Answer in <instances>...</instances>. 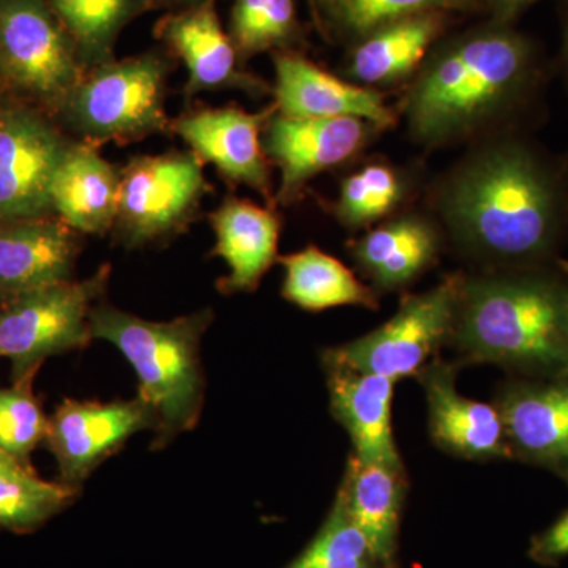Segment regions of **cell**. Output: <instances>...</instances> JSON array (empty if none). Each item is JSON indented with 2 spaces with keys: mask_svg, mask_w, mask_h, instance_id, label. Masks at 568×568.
Wrapping results in <instances>:
<instances>
[{
  "mask_svg": "<svg viewBox=\"0 0 568 568\" xmlns=\"http://www.w3.org/2000/svg\"><path fill=\"white\" fill-rule=\"evenodd\" d=\"M454 244L484 268L558 261L568 239V171L519 138H493L435 190Z\"/></svg>",
  "mask_w": 568,
  "mask_h": 568,
  "instance_id": "1",
  "label": "cell"
},
{
  "mask_svg": "<svg viewBox=\"0 0 568 568\" xmlns=\"http://www.w3.org/2000/svg\"><path fill=\"white\" fill-rule=\"evenodd\" d=\"M540 74L536 44L507 22L448 40L428 54L407 92L410 136L426 148L476 136L525 106Z\"/></svg>",
  "mask_w": 568,
  "mask_h": 568,
  "instance_id": "2",
  "label": "cell"
},
{
  "mask_svg": "<svg viewBox=\"0 0 568 568\" xmlns=\"http://www.w3.org/2000/svg\"><path fill=\"white\" fill-rule=\"evenodd\" d=\"M448 346L459 366L495 365L529 379L567 373L568 264L462 275Z\"/></svg>",
  "mask_w": 568,
  "mask_h": 568,
  "instance_id": "3",
  "label": "cell"
},
{
  "mask_svg": "<svg viewBox=\"0 0 568 568\" xmlns=\"http://www.w3.org/2000/svg\"><path fill=\"white\" fill-rule=\"evenodd\" d=\"M212 321L211 308L168 323L142 320L106 302L92 308V338L121 351L140 381L138 396L155 414V450L200 422L205 394L201 345Z\"/></svg>",
  "mask_w": 568,
  "mask_h": 568,
  "instance_id": "4",
  "label": "cell"
},
{
  "mask_svg": "<svg viewBox=\"0 0 568 568\" xmlns=\"http://www.w3.org/2000/svg\"><path fill=\"white\" fill-rule=\"evenodd\" d=\"M170 65L155 52L104 62L85 71L63 104L71 125L88 144H126L170 133L166 78Z\"/></svg>",
  "mask_w": 568,
  "mask_h": 568,
  "instance_id": "5",
  "label": "cell"
},
{
  "mask_svg": "<svg viewBox=\"0 0 568 568\" xmlns=\"http://www.w3.org/2000/svg\"><path fill=\"white\" fill-rule=\"evenodd\" d=\"M462 274L448 275L425 293L407 294L387 323L323 353L325 364L347 366L398 383L416 377L450 342Z\"/></svg>",
  "mask_w": 568,
  "mask_h": 568,
  "instance_id": "6",
  "label": "cell"
},
{
  "mask_svg": "<svg viewBox=\"0 0 568 568\" xmlns=\"http://www.w3.org/2000/svg\"><path fill=\"white\" fill-rule=\"evenodd\" d=\"M104 264L82 282H63L14 298L0 313V357L13 364L14 384L31 383L51 355L84 349L92 342L91 312L110 282Z\"/></svg>",
  "mask_w": 568,
  "mask_h": 568,
  "instance_id": "7",
  "label": "cell"
},
{
  "mask_svg": "<svg viewBox=\"0 0 568 568\" xmlns=\"http://www.w3.org/2000/svg\"><path fill=\"white\" fill-rule=\"evenodd\" d=\"M203 166L192 151L133 156L121 170L112 227L119 242L140 248L185 231L212 192Z\"/></svg>",
  "mask_w": 568,
  "mask_h": 568,
  "instance_id": "8",
  "label": "cell"
},
{
  "mask_svg": "<svg viewBox=\"0 0 568 568\" xmlns=\"http://www.w3.org/2000/svg\"><path fill=\"white\" fill-rule=\"evenodd\" d=\"M0 70L58 106L85 74L70 33L44 0H0Z\"/></svg>",
  "mask_w": 568,
  "mask_h": 568,
  "instance_id": "9",
  "label": "cell"
},
{
  "mask_svg": "<svg viewBox=\"0 0 568 568\" xmlns=\"http://www.w3.org/2000/svg\"><path fill=\"white\" fill-rule=\"evenodd\" d=\"M381 132L358 118H294L275 111L265 123L263 149L282 173L278 204H293L313 178L349 162Z\"/></svg>",
  "mask_w": 568,
  "mask_h": 568,
  "instance_id": "10",
  "label": "cell"
},
{
  "mask_svg": "<svg viewBox=\"0 0 568 568\" xmlns=\"http://www.w3.org/2000/svg\"><path fill=\"white\" fill-rule=\"evenodd\" d=\"M155 428V414L140 396L110 403L65 399L48 420L47 443L62 484L78 489L130 437Z\"/></svg>",
  "mask_w": 568,
  "mask_h": 568,
  "instance_id": "11",
  "label": "cell"
},
{
  "mask_svg": "<svg viewBox=\"0 0 568 568\" xmlns=\"http://www.w3.org/2000/svg\"><path fill=\"white\" fill-rule=\"evenodd\" d=\"M511 458L541 467L568 485V372L552 377H510L497 390Z\"/></svg>",
  "mask_w": 568,
  "mask_h": 568,
  "instance_id": "12",
  "label": "cell"
},
{
  "mask_svg": "<svg viewBox=\"0 0 568 568\" xmlns=\"http://www.w3.org/2000/svg\"><path fill=\"white\" fill-rule=\"evenodd\" d=\"M69 148L32 111L0 110V220L36 219L51 207L52 178Z\"/></svg>",
  "mask_w": 568,
  "mask_h": 568,
  "instance_id": "13",
  "label": "cell"
},
{
  "mask_svg": "<svg viewBox=\"0 0 568 568\" xmlns=\"http://www.w3.org/2000/svg\"><path fill=\"white\" fill-rule=\"evenodd\" d=\"M275 111V104L261 112L200 108L171 121V132L179 134L201 162L213 164L230 185L250 186L274 204L271 162L261 138Z\"/></svg>",
  "mask_w": 568,
  "mask_h": 568,
  "instance_id": "14",
  "label": "cell"
},
{
  "mask_svg": "<svg viewBox=\"0 0 568 568\" xmlns=\"http://www.w3.org/2000/svg\"><path fill=\"white\" fill-rule=\"evenodd\" d=\"M458 368L455 362L436 357L416 376L425 392L433 443L452 457L469 462L514 459L495 403L459 394Z\"/></svg>",
  "mask_w": 568,
  "mask_h": 568,
  "instance_id": "15",
  "label": "cell"
},
{
  "mask_svg": "<svg viewBox=\"0 0 568 568\" xmlns=\"http://www.w3.org/2000/svg\"><path fill=\"white\" fill-rule=\"evenodd\" d=\"M156 36L189 70L186 99L219 89H237L254 97L268 92L265 82L237 69L239 54L233 40L223 31L215 0H204L182 13L163 18Z\"/></svg>",
  "mask_w": 568,
  "mask_h": 568,
  "instance_id": "16",
  "label": "cell"
},
{
  "mask_svg": "<svg viewBox=\"0 0 568 568\" xmlns=\"http://www.w3.org/2000/svg\"><path fill=\"white\" fill-rule=\"evenodd\" d=\"M275 63V106L294 118H358L381 130L394 125L395 114L376 89L328 73L304 55L280 52Z\"/></svg>",
  "mask_w": 568,
  "mask_h": 568,
  "instance_id": "17",
  "label": "cell"
},
{
  "mask_svg": "<svg viewBox=\"0 0 568 568\" xmlns=\"http://www.w3.org/2000/svg\"><path fill=\"white\" fill-rule=\"evenodd\" d=\"M331 410L346 429L355 457L388 466H405L392 424L395 383L388 377L325 364Z\"/></svg>",
  "mask_w": 568,
  "mask_h": 568,
  "instance_id": "18",
  "label": "cell"
},
{
  "mask_svg": "<svg viewBox=\"0 0 568 568\" xmlns=\"http://www.w3.org/2000/svg\"><path fill=\"white\" fill-rule=\"evenodd\" d=\"M443 234L418 213L396 216L349 244L358 271L379 293L405 290L436 264Z\"/></svg>",
  "mask_w": 568,
  "mask_h": 568,
  "instance_id": "19",
  "label": "cell"
},
{
  "mask_svg": "<svg viewBox=\"0 0 568 568\" xmlns=\"http://www.w3.org/2000/svg\"><path fill=\"white\" fill-rule=\"evenodd\" d=\"M0 230V293L14 298L69 282L80 245L69 224L18 220Z\"/></svg>",
  "mask_w": 568,
  "mask_h": 568,
  "instance_id": "20",
  "label": "cell"
},
{
  "mask_svg": "<svg viewBox=\"0 0 568 568\" xmlns=\"http://www.w3.org/2000/svg\"><path fill=\"white\" fill-rule=\"evenodd\" d=\"M215 233V256L222 257L230 274L219 282L220 293H254L268 268L278 261L282 223L272 209L239 197H226L211 213Z\"/></svg>",
  "mask_w": 568,
  "mask_h": 568,
  "instance_id": "21",
  "label": "cell"
},
{
  "mask_svg": "<svg viewBox=\"0 0 568 568\" xmlns=\"http://www.w3.org/2000/svg\"><path fill=\"white\" fill-rule=\"evenodd\" d=\"M121 171L88 142L70 144L54 178L51 207L78 233L103 235L114 227Z\"/></svg>",
  "mask_w": 568,
  "mask_h": 568,
  "instance_id": "22",
  "label": "cell"
},
{
  "mask_svg": "<svg viewBox=\"0 0 568 568\" xmlns=\"http://www.w3.org/2000/svg\"><path fill=\"white\" fill-rule=\"evenodd\" d=\"M405 495V466L365 462L351 455L338 496L377 560L394 555Z\"/></svg>",
  "mask_w": 568,
  "mask_h": 568,
  "instance_id": "23",
  "label": "cell"
},
{
  "mask_svg": "<svg viewBox=\"0 0 568 568\" xmlns=\"http://www.w3.org/2000/svg\"><path fill=\"white\" fill-rule=\"evenodd\" d=\"M444 24V11H428L376 29L355 44L347 73L372 89L409 78L428 58Z\"/></svg>",
  "mask_w": 568,
  "mask_h": 568,
  "instance_id": "24",
  "label": "cell"
},
{
  "mask_svg": "<svg viewBox=\"0 0 568 568\" xmlns=\"http://www.w3.org/2000/svg\"><path fill=\"white\" fill-rule=\"evenodd\" d=\"M278 263L284 268L283 297L298 308L306 312H324L336 306L379 308L376 291L316 245L278 257Z\"/></svg>",
  "mask_w": 568,
  "mask_h": 568,
  "instance_id": "25",
  "label": "cell"
},
{
  "mask_svg": "<svg viewBox=\"0 0 568 568\" xmlns=\"http://www.w3.org/2000/svg\"><path fill=\"white\" fill-rule=\"evenodd\" d=\"M48 3L70 33L85 71L110 62L123 26L151 7L149 0H48Z\"/></svg>",
  "mask_w": 568,
  "mask_h": 568,
  "instance_id": "26",
  "label": "cell"
},
{
  "mask_svg": "<svg viewBox=\"0 0 568 568\" xmlns=\"http://www.w3.org/2000/svg\"><path fill=\"white\" fill-rule=\"evenodd\" d=\"M409 193L406 175L394 164L375 162L347 175L332 212L343 226L361 230L398 211Z\"/></svg>",
  "mask_w": 568,
  "mask_h": 568,
  "instance_id": "27",
  "label": "cell"
},
{
  "mask_svg": "<svg viewBox=\"0 0 568 568\" xmlns=\"http://www.w3.org/2000/svg\"><path fill=\"white\" fill-rule=\"evenodd\" d=\"M78 489L37 477L31 469L0 470V529L28 532L69 506Z\"/></svg>",
  "mask_w": 568,
  "mask_h": 568,
  "instance_id": "28",
  "label": "cell"
},
{
  "mask_svg": "<svg viewBox=\"0 0 568 568\" xmlns=\"http://www.w3.org/2000/svg\"><path fill=\"white\" fill-rule=\"evenodd\" d=\"M474 0H320L336 33L358 41L390 22L428 11L466 10Z\"/></svg>",
  "mask_w": 568,
  "mask_h": 568,
  "instance_id": "29",
  "label": "cell"
},
{
  "mask_svg": "<svg viewBox=\"0 0 568 568\" xmlns=\"http://www.w3.org/2000/svg\"><path fill=\"white\" fill-rule=\"evenodd\" d=\"M295 32L294 0H235L231 40L242 59L284 47Z\"/></svg>",
  "mask_w": 568,
  "mask_h": 568,
  "instance_id": "30",
  "label": "cell"
},
{
  "mask_svg": "<svg viewBox=\"0 0 568 568\" xmlns=\"http://www.w3.org/2000/svg\"><path fill=\"white\" fill-rule=\"evenodd\" d=\"M375 560L364 534L354 525L342 497L317 536L305 551L286 568H368Z\"/></svg>",
  "mask_w": 568,
  "mask_h": 568,
  "instance_id": "31",
  "label": "cell"
},
{
  "mask_svg": "<svg viewBox=\"0 0 568 568\" xmlns=\"http://www.w3.org/2000/svg\"><path fill=\"white\" fill-rule=\"evenodd\" d=\"M48 420L31 392V383L0 388V448L26 465L29 454L47 439Z\"/></svg>",
  "mask_w": 568,
  "mask_h": 568,
  "instance_id": "32",
  "label": "cell"
},
{
  "mask_svg": "<svg viewBox=\"0 0 568 568\" xmlns=\"http://www.w3.org/2000/svg\"><path fill=\"white\" fill-rule=\"evenodd\" d=\"M530 556L538 562L555 564L568 556V510L534 540Z\"/></svg>",
  "mask_w": 568,
  "mask_h": 568,
  "instance_id": "33",
  "label": "cell"
},
{
  "mask_svg": "<svg viewBox=\"0 0 568 568\" xmlns=\"http://www.w3.org/2000/svg\"><path fill=\"white\" fill-rule=\"evenodd\" d=\"M485 2H487L493 14H495V21L510 24L518 14L528 10L529 7L537 3L538 0H485Z\"/></svg>",
  "mask_w": 568,
  "mask_h": 568,
  "instance_id": "34",
  "label": "cell"
},
{
  "mask_svg": "<svg viewBox=\"0 0 568 568\" xmlns=\"http://www.w3.org/2000/svg\"><path fill=\"white\" fill-rule=\"evenodd\" d=\"M562 67L566 73L568 84V0L564 3V47H562Z\"/></svg>",
  "mask_w": 568,
  "mask_h": 568,
  "instance_id": "35",
  "label": "cell"
},
{
  "mask_svg": "<svg viewBox=\"0 0 568 568\" xmlns=\"http://www.w3.org/2000/svg\"><path fill=\"white\" fill-rule=\"evenodd\" d=\"M11 469H29L28 466L21 465L18 459L10 457L9 454L0 448V470H11Z\"/></svg>",
  "mask_w": 568,
  "mask_h": 568,
  "instance_id": "36",
  "label": "cell"
},
{
  "mask_svg": "<svg viewBox=\"0 0 568 568\" xmlns=\"http://www.w3.org/2000/svg\"><path fill=\"white\" fill-rule=\"evenodd\" d=\"M151 6L153 3H190V6H196V3L204 2V0H149Z\"/></svg>",
  "mask_w": 568,
  "mask_h": 568,
  "instance_id": "37",
  "label": "cell"
},
{
  "mask_svg": "<svg viewBox=\"0 0 568 568\" xmlns=\"http://www.w3.org/2000/svg\"><path fill=\"white\" fill-rule=\"evenodd\" d=\"M3 73H2V70H0V92H2V88H3Z\"/></svg>",
  "mask_w": 568,
  "mask_h": 568,
  "instance_id": "38",
  "label": "cell"
}]
</instances>
